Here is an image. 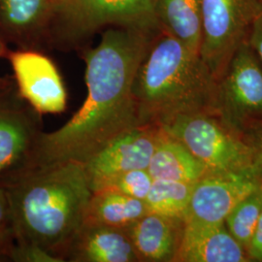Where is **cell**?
<instances>
[{
	"instance_id": "obj_24",
	"label": "cell",
	"mask_w": 262,
	"mask_h": 262,
	"mask_svg": "<svg viewBox=\"0 0 262 262\" xmlns=\"http://www.w3.org/2000/svg\"><path fill=\"white\" fill-rule=\"evenodd\" d=\"M250 261L262 262V213L250 243L246 249Z\"/></svg>"
},
{
	"instance_id": "obj_19",
	"label": "cell",
	"mask_w": 262,
	"mask_h": 262,
	"mask_svg": "<svg viewBox=\"0 0 262 262\" xmlns=\"http://www.w3.org/2000/svg\"><path fill=\"white\" fill-rule=\"evenodd\" d=\"M194 184L154 180L145 199L148 212L185 219Z\"/></svg>"
},
{
	"instance_id": "obj_16",
	"label": "cell",
	"mask_w": 262,
	"mask_h": 262,
	"mask_svg": "<svg viewBox=\"0 0 262 262\" xmlns=\"http://www.w3.org/2000/svg\"><path fill=\"white\" fill-rule=\"evenodd\" d=\"M147 170L154 180L179 181L190 184L196 183L208 174L202 162L180 141L163 129Z\"/></svg>"
},
{
	"instance_id": "obj_18",
	"label": "cell",
	"mask_w": 262,
	"mask_h": 262,
	"mask_svg": "<svg viewBox=\"0 0 262 262\" xmlns=\"http://www.w3.org/2000/svg\"><path fill=\"white\" fill-rule=\"evenodd\" d=\"M155 4L164 31L199 55L202 41L201 0H155Z\"/></svg>"
},
{
	"instance_id": "obj_28",
	"label": "cell",
	"mask_w": 262,
	"mask_h": 262,
	"mask_svg": "<svg viewBox=\"0 0 262 262\" xmlns=\"http://www.w3.org/2000/svg\"><path fill=\"white\" fill-rule=\"evenodd\" d=\"M8 52H9V49L7 47V43L0 32V58L6 57Z\"/></svg>"
},
{
	"instance_id": "obj_3",
	"label": "cell",
	"mask_w": 262,
	"mask_h": 262,
	"mask_svg": "<svg viewBox=\"0 0 262 262\" xmlns=\"http://www.w3.org/2000/svg\"><path fill=\"white\" fill-rule=\"evenodd\" d=\"M217 81L200 56L166 31L157 35L138 68L133 96L142 124L183 115L216 116Z\"/></svg>"
},
{
	"instance_id": "obj_25",
	"label": "cell",
	"mask_w": 262,
	"mask_h": 262,
	"mask_svg": "<svg viewBox=\"0 0 262 262\" xmlns=\"http://www.w3.org/2000/svg\"><path fill=\"white\" fill-rule=\"evenodd\" d=\"M248 41L258 56L262 64V14L260 13L258 17L253 21V26L250 30V34Z\"/></svg>"
},
{
	"instance_id": "obj_20",
	"label": "cell",
	"mask_w": 262,
	"mask_h": 262,
	"mask_svg": "<svg viewBox=\"0 0 262 262\" xmlns=\"http://www.w3.org/2000/svg\"><path fill=\"white\" fill-rule=\"evenodd\" d=\"M262 213V191L258 187L242 199L225 217V225L246 251Z\"/></svg>"
},
{
	"instance_id": "obj_8",
	"label": "cell",
	"mask_w": 262,
	"mask_h": 262,
	"mask_svg": "<svg viewBox=\"0 0 262 262\" xmlns=\"http://www.w3.org/2000/svg\"><path fill=\"white\" fill-rule=\"evenodd\" d=\"M41 118L19 96L14 82L0 89V187L34 167L44 132Z\"/></svg>"
},
{
	"instance_id": "obj_30",
	"label": "cell",
	"mask_w": 262,
	"mask_h": 262,
	"mask_svg": "<svg viewBox=\"0 0 262 262\" xmlns=\"http://www.w3.org/2000/svg\"><path fill=\"white\" fill-rule=\"evenodd\" d=\"M258 181H259V188H260V190L262 191V170L259 172V174H258Z\"/></svg>"
},
{
	"instance_id": "obj_23",
	"label": "cell",
	"mask_w": 262,
	"mask_h": 262,
	"mask_svg": "<svg viewBox=\"0 0 262 262\" xmlns=\"http://www.w3.org/2000/svg\"><path fill=\"white\" fill-rule=\"evenodd\" d=\"M242 138L251 148L256 171L262 170V121L254 123L242 134Z\"/></svg>"
},
{
	"instance_id": "obj_26",
	"label": "cell",
	"mask_w": 262,
	"mask_h": 262,
	"mask_svg": "<svg viewBox=\"0 0 262 262\" xmlns=\"http://www.w3.org/2000/svg\"><path fill=\"white\" fill-rule=\"evenodd\" d=\"M12 227V212L6 189L0 187V229ZM13 228V227H12Z\"/></svg>"
},
{
	"instance_id": "obj_21",
	"label": "cell",
	"mask_w": 262,
	"mask_h": 262,
	"mask_svg": "<svg viewBox=\"0 0 262 262\" xmlns=\"http://www.w3.org/2000/svg\"><path fill=\"white\" fill-rule=\"evenodd\" d=\"M152 182L154 179L151 178L147 169H136L109 179L95 190L111 188L125 195L145 201L149 194Z\"/></svg>"
},
{
	"instance_id": "obj_31",
	"label": "cell",
	"mask_w": 262,
	"mask_h": 262,
	"mask_svg": "<svg viewBox=\"0 0 262 262\" xmlns=\"http://www.w3.org/2000/svg\"><path fill=\"white\" fill-rule=\"evenodd\" d=\"M258 2H259V6H260V11H261L262 14V0H258Z\"/></svg>"
},
{
	"instance_id": "obj_9",
	"label": "cell",
	"mask_w": 262,
	"mask_h": 262,
	"mask_svg": "<svg viewBox=\"0 0 262 262\" xmlns=\"http://www.w3.org/2000/svg\"><path fill=\"white\" fill-rule=\"evenodd\" d=\"M19 96L40 115L60 114L67 107L62 78L51 58L35 49H18L6 56Z\"/></svg>"
},
{
	"instance_id": "obj_1",
	"label": "cell",
	"mask_w": 262,
	"mask_h": 262,
	"mask_svg": "<svg viewBox=\"0 0 262 262\" xmlns=\"http://www.w3.org/2000/svg\"><path fill=\"white\" fill-rule=\"evenodd\" d=\"M155 32L113 27L84 53L88 94L60 128L43 132L35 166L76 161L84 164L125 131L142 125L133 83Z\"/></svg>"
},
{
	"instance_id": "obj_22",
	"label": "cell",
	"mask_w": 262,
	"mask_h": 262,
	"mask_svg": "<svg viewBox=\"0 0 262 262\" xmlns=\"http://www.w3.org/2000/svg\"><path fill=\"white\" fill-rule=\"evenodd\" d=\"M8 258L16 262H62L38 245L16 242L10 251Z\"/></svg>"
},
{
	"instance_id": "obj_7",
	"label": "cell",
	"mask_w": 262,
	"mask_h": 262,
	"mask_svg": "<svg viewBox=\"0 0 262 262\" xmlns=\"http://www.w3.org/2000/svg\"><path fill=\"white\" fill-rule=\"evenodd\" d=\"M216 117L242 136L262 121V66L248 40L238 48L217 82Z\"/></svg>"
},
{
	"instance_id": "obj_13",
	"label": "cell",
	"mask_w": 262,
	"mask_h": 262,
	"mask_svg": "<svg viewBox=\"0 0 262 262\" xmlns=\"http://www.w3.org/2000/svg\"><path fill=\"white\" fill-rule=\"evenodd\" d=\"M185 219L148 212L128 228L139 262H174L185 230Z\"/></svg>"
},
{
	"instance_id": "obj_5",
	"label": "cell",
	"mask_w": 262,
	"mask_h": 262,
	"mask_svg": "<svg viewBox=\"0 0 262 262\" xmlns=\"http://www.w3.org/2000/svg\"><path fill=\"white\" fill-rule=\"evenodd\" d=\"M159 126L201 161L208 173L256 171L251 148L215 115L183 114Z\"/></svg>"
},
{
	"instance_id": "obj_11",
	"label": "cell",
	"mask_w": 262,
	"mask_h": 262,
	"mask_svg": "<svg viewBox=\"0 0 262 262\" xmlns=\"http://www.w3.org/2000/svg\"><path fill=\"white\" fill-rule=\"evenodd\" d=\"M258 172L208 173L194 184L185 221L221 224L242 199L259 187Z\"/></svg>"
},
{
	"instance_id": "obj_4",
	"label": "cell",
	"mask_w": 262,
	"mask_h": 262,
	"mask_svg": "<svg viewBox=\"0 0 262 262\" xmlns=\"http://www.w3.org/2000/svg\"><path fill=\"white\" fill-rule=\"evenodd\" d=\"M52 16L58 26L50 41L72 49L100 28H132L155 32L159 24L155 0H53Z\"/></svg>"
},
{
	"instance_id": "obj_17",
	"label": "cell",
	"mask_w": 262,
	"mask_h": 262,
	"mask_svg": "<svg viewBox=\"0 0 262 262\" xmlns=\"http://www.w3.org/2000/svg\"><path fill=\"white\" fill-rule=\"evenodd\" d=\"M148 213L144 200L125 195L111 188L93 191L84 212L83 224L128 229Z\"/></svg>"
},
{
	"instance_id": "obj_15",
	"label": "cell",
	"mask_w": 262,
	"mask_h": 262,
	"mask_svg": "<svg viewBox=\"0 0 262 262\" xmlns=\"http://www.w3.org/2000/svg\"><path fill=\"white\" fill-rule=\"evenodd\" d=\"M51 16L50 0H0V32L6 43L36 50Z\"/></svg>"
},
{
	"instance_id": "obj_2",
	"label": "cell",
	"mask_w": 262,
	"mask_h": 262,
	"mask_svg": "<svg viewBox=\"0 0 262 262\" xmlns=\"http://www.w3.org/2000/svg\"><path fill=\"white\" fill-rule=\"evenodd\" d=\"M3 187L9 197L15 242L35 244L66 261L93 193L84 165L68 160L34 166Z\"/></svg>"
},
{
	"instance_id": "obj_29",
	"label": "cell",
	"mask_w": 262,
	"mask_h": 262,
	"mask_svg": "<svg viewBox=\"0 0 262 262\" xmlns=\"http://www.w3.org/2000/svg\"><path fill=\"white\" fill-rule=\"evenodd\" d=\"M13 83L8 77H0V89H4Z\"/></svg>"
},
{
	"instance_id": "obj_6",
	"label": "cell",
	"mask_w": 262,
	"mask_h": 262,
	"mask_svg": "<svg viewBox=\"0 0 262 262\" xmlns=\"http://www.w3.org/2000/svg\"><path fill=\"white\" fill-rule=\"evenodd\" d=\"M199 56L219 82L261 13L258 0H201Z\"/></svg>"
},
{
	"instance_id": "obj_14",
	"label": "cell",
	"mask_w": 262,
	"mask_h": 262,
	"mask_svg": "<svg viewBox=\"0 0 262 262\" xmlns=\"http://www.w3.org/2000/svg\"><path fill=\"white\" fill-rule=\"evenodd\" d=\"M71 262H139L128 229L83 224L66 256Z\"/></svg>"
},
{
	"instance_id": "obj_12",
	"label": "cell",
	"mask_w": 262,
	"mask_h": 262,
	"mask_svg": "<svg viewBox=\"0 0 262 262\" xmlns=\"http://www.w3.org/2000/svg\"><path fill=\"white\" fill-rule=\"evenodd\" d=\"M185 223L174 262H250L246 251L226 229L225 223Z\"/></svg>"
},
{
	"instance_id": "obj_10",
	"label": "cell",
	"mask_w": 262,
	"mask_h": 262,
	"mask_svg": "<svg viewBox=\"0 0 262 262\" xmlns=\"http://www.w3.org/2000/svg\"><path fill=\"white\" fill-rule=\"evenodd\" d=\"M162 129L158 124H142L115 138L84 162L92 191L109 179L136 169H147Z\"/></svg>"
},
{
	"instance_id": "obj_27",
	"label": "cell",
	"mask_w": 262,
	"mask_h": 262,
	"mask_svg": "<svg viewBox=\"0 0 262 262\" xmlns=\"http://www.w3.org/2000/svg\"><path fill=\"white\" fill-rule=\"evenodd\" d=\"M15 244V235L13 228L0 229V260L8 258L10 251Z\"/></svg>"
}]
</instances>
